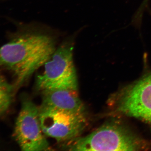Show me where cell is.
I'll use <instances>...</instances> for the list:
<instances>
[{
    "label": "cell",
    "instance_id": "cell-4",
    "mask_svg": "<svg viewBox=\"0 0 151 151\" xmlns=\"http://www.w3.org/2000/svg\"><path fill=\"white\" fill-rule=\"evenodd\" d=\"M109 102L116 113L151 124V73L118 91Z\"/></svg>",
    "mask_w": 151,
    "mask_h": 151
},
{
    "label": "cell",
    "instance_id": "cell-9",
    "mask_svg": "<svg viewBox=\"0 0 151 151\" xmlns=\"http://www.w3.org/2000/svg\"><path fill=\"white\" fill-rule=\"evenodd\" d=\"M148 1L149 0H144V2L147 3L148 2Z\"/></svg>",
    "mask_w": 151,
    "mask_h": 151
},
{
    "label": "cell",
    "instance_id": "cell-3",
    "mask_svg": "<svg viewBox=\"0 0 151 151\" xmlns=\"http://www.w3.org/2000/svg\"><path fill=\"white\" fill-rule=\"evenodd\" d=\"M73 41L63 42L44 65V70L38 75L36 85L41 91L67 89L78 90L77 74L73 60Z\"/></svg>",
    "mask_w": 151,
    "mask_h": 151
},
{
    "label": "cell",
    "instance_id": "cell-1",
    "mask_svg": "<svg viewBox=\"0 0 151 151\" xmlns=\"http://www.w3.org/2000/svg\"><path fill=\"white\" fill-rule=\"evenodd\" d=\"M55 50L53 37L35 30L19 34L0 47V67L14 74L15 91L44 65Z\"/></svg>",
    "mask_w": 151,
    "mask_h": 151
},
{
    "label": "cell",
    "instance_id": "cell-8",
    "mask_svg": "<svg viewBox=\"0 0 151 151\" xmlns=\"http://www.w3.org/2000/svg\"><path fill=\"white\" fill-rule=\"evenodd\" d=\"M14 88L3 76L0 75V114L5 112L9 107Z\"/></svg>",
    "mask_w": 151,
    "mask_h": 151
},
{
    "label": "cell",
    "instance_id": "cell-7",
    "mask_svg": "<svg viewBox=\"0 0 151 151\" xmlns=\"http://www.w3.org/2000/svg\"><path fill=\"white\" fill-rule=\"evenodd\" d=\"M78 90L55 89L42 92L41 106L72 113L86 114L84 104L78 96Z\"/></svg>",
    "mask_w": 151,
    "mask_h": 151
},
{
    "label": "cell",
    "instance_id": "cell-6",
    "mask_svg": "<svg viewBox=\"0 0 151 151\" xmlns=\"http://www.w3.org/2000/svg\"><path fill=\"white\" fill-rule=\"evenodd\" d=\"M43 134L40 120L39 108L31 100L25 99L16 122L14 137L22 150H50Z\"/></svg>",
    "mask_w": 151,
    "mask_h": 151
},
{
    "label": "cell",
    "instance_id": "cell-5",
    "mask_svg": "<svg viewBox=\"0 0 151 151\" xmlns=\"http://www.w3.org/2000/svg\"><path fill=\"white\" fill-rule=\"evenodd\" d=\"M39 118L45 135L65 143L80 137L87 124L86 114L41 106Z\"/></svg>",
    "mask_w": 151,
    "mask_h": 151
},
{
    "label": "cell",
    "instance_id": "cell-2",
    "mask_svg": "<svg viewBox=\"0 0 151 151\" xmlns=\"http://www.w3.org/2000/svg\"><path fill=\"white\" fill-rule=\"evenodd\" d=\"M68 151H134L145 150L147 142L118 122H109L91 134L65 143Z\"/></svg>",
    "mask_w": 151,
    "mask_h": 151
}]
</instances>
